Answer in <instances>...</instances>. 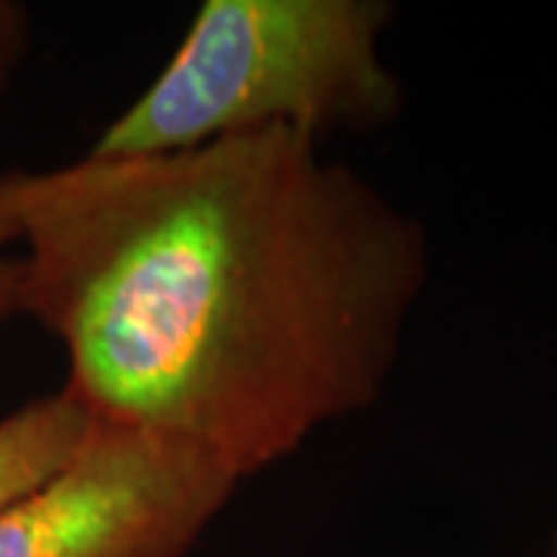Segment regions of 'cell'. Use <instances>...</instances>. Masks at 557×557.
<instances>
[{
  "label": "cell",
  "instance_id": "7a4b0ae2",
  "mask_svg": "<svg viewBox=\"0 0 557 557\" xmlns=\"http://www.w3.org/2000/svg\"><path fill=\"white\" fill-rule=\"evenodd\" d=\"M387 0H205L94 156H161L255 131L372 134L403 115Z\"/></svg>",
  "mask_w": 557,
  "mask_h": 557
},
{
  "label": "cell",
  "instance_id": "52a82bcc",
  "mask_svg": "<svg viewBox=\"0 0 557 557\" xmlns=\"http://www.w3.org/2000/svg\"><path fill=\"white\" fill-rule=\"evenodd\" d=\"M552 557H557V542H555V555H552Z\"/></svg>",
  "mask_w": 557,
  "mask_h": 557
},
{
  "label": "cell",
  "instance_id": "6da1fadb",
  "mask_svg": "<svg viewBox=\"0 0 557 557\" xmlns=\"http://www.w3.org/2000/svg\"><path fill=\"white\" fill-rule=\"evenodd\" d=\"M0 218L65 391L239 483L379 406L431 273L424 226L285 127L7 171Z\"/></svg>",
  "mask_w": 557,
  "mask_h": 557
},
{
  "label": "cell",
  "instance_id": "8992f818",
  "mask_svg": "<svg viewBox=\"0 0 557 557\" xmlns=\"http://www.w3.org/2000/svg\"><path fill=\"white\" fill-rule=\"evenodd\" d=\"M22 313V258L13 226L0 218V325Z\"/></svg>",
  "mask_w": 557,
  "mask_h": 557
},
{
  "label": "cell",
  "instance_id": "277c9868",
  "mask_svg": "<svg viewBox=\"0 0 557 557\" xmlns=\"http://www.w3.org/2000/svg\"><path fill=\"white\" fill-rule=\"evenodd\" d=\"M94 418L65 387L0 418V508L75 456Z\"/></svg>",
  "mask_w": 557,
  "mask_h": 557
},
{
  "label": "cell",
  "instance_id": "5b68a950",
  "mask_svg": "<svg viewBox=\"0 0 557 557\" xmlns=\"http://www.w3.org/2000/svg\"><path fill=\"white\" fill-rule=\"evenodd\" d=\"M32 50V13L16 0H0V100L13 87Z\"/></svg>",
  "mask_w": 557,
  "mask_h": 557
},
{
  "label": "cell",
  "instance_id": "3957f363",
  "mask_svg": "<svg viewBox=\"0 0 557 557\" xmlns=\"http://www.w3.org/2000/svg\"><path fill=\"white\" fill-rule=\"evenodd\" d=\"M239 486L183 440L94 418L60 471L0 508V557H186Z\"/></svg>",
  "mask_w": 557,
  "mask_h": 557
}]
</instances>
